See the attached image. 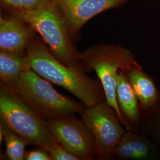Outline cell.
I'll list each match as a JSON object with an SVG mask.
<instances>
[{
    "mask_svg": "<svg viewBox=\"0 0 160 160\" xmlns=\"http://www.w3.org/2000/svg\"><path fill=\"white\" fill-rule=\"evenodd\" d=\"M46 151L51 155L52 160H78V157L72 154L63 148L56 140L52 142L47 148Z\"/></svg>",
    "mask_w": 160,
    "mask_h": 160,
    "instance_id": "e0dca14e",
    "label": "cell"
},
{
    "mask_svg": "<svg viewBox=\"0 0 160 160\" xmlns=\"http://www.w3.org/2000/svg\"><path fill=\"white\" fill-rule=\"evenodd\" d=\"M0 131L1 141L4 139L5 142L7 158L11 160L25 159V147L28 143L2 123L1 124Z\"/></svg>",
    "mask_w": 160,
    "mask_h": 160,
    "instance_id": "9a60e30c",
    "label": "cell"
},
{
    "mask_svg": "<svg viewBox=\"0 0 160 160\" xmlns=\"http://www.w3.org/2000/svg\"><path fill=\"white\" fill-rule=\"evenodd\" d=\"M139 132L143 133L160 146V97L154 107L141 112Z\"/></svg>",
    "mask_w": 160,
    "mask_h": 160,
    "instance_id": "5bb4252c",
    "label": "cell"
},
{
    "mask_svg": "<svg viewBox=\"0 0 160 160\" xmlns=\"http://www.w3.org/2000/svg\"><path fill=\"white\" fill-rule=\"evenodd\" d=\"M116 98L121 112L131 131L138 132L141 119V110L137 96L124 71L118 77Z\"/></svg>",
    "mask_w": 160,
    "mask_h": 160,
    "instance_id": "8fae6325",
    "label": "cell"
},
{
    "mask_svg": "<svg viewBox=\"0 0 160 160\" xmlns=\"http://www.w3.org/2000/svg\"><path fill=\"white\" fill-rule=\"evenodd\" d=\"M30 68L45 80L74 94L87 108L106 100L103 87L77 67H70L58 59L45 43L32 39L26 51ZM106 101V100H105Z\"/></svg>",
    "mask_w": 160,
    "mask_h": 160,
    "instance_id": "6da1fadb",
    "label": "cell"
},
{
    "mask_svg": "<svg viewBox=\"0 0 160 160\" xmlns=\"http://www.w3.org/2000/svg\"><path fill=\"white\" fill-rule=\"evenodd\" d=\"M138 97L141 112L152 109L160 97L159 91L152 78L141 66L124 71Z\"/></svg>",
    "mask_w": 160,
    "mask_h": 160,
    "instance_id": "7c38bea8",
    "label": "cell"
},
{
    "mask_svg": "<svg viewBox=\"0 0 160 160\" xmlns=\"http://www.w3.org/2000/svg\"><path fill=\"white\" fill-rule=\"evenodd\" d=\"M40 34L52 54L70 67H77L78 57L69 38L63 14L55 2L30 11L13 12Z\"/></svg>",
    "mask_w": 160,
    "mask_h": 160,
    "instance_id": "277c9868",
    "label": "cell"
},
{
    "mask_svg": "<svg viewBox=\"0 0 160 160\" xmlns=\"http://www.w3.org/2000/svg\"><path fill=\"white\" fill-rule=\"evenodd\" d=\"M82 118L94 139L97 157L100 160L112 158L125 132L114 110L103 101L83 110Z\"/></svg>",
    "mask_w": 160,
    "mask_h": 160,
    "instance_id": "8992f818",
    "label": "cell"
},
{
    "mask_svg": "<svg viewBox=\"0 0 160 160\" xmlns=\"http://www.w3.org/2000/svg\"><path fill=\"white\" fill-rule=\"evenodd\" d=\"M53 138L80 160H92L96 155L95 143L84 122L69 116L47 120Z\"/></svg>",
    "mask_w": 160,
    "mask_h": 160,
    "instance_id": "52a82bcc",
    "label": "cell"
},
{
    "mask_svg": "<svg viewBox=\"0 0 160 160\" xmlns=\"http://www.w3.org/2000/svg\"><path fill=\"white\" fill-rule=\"evenodd\" d=\"M129 0H55L62 12L70 34L77 33L87 22L102 12Z\"/></svg>",
    "mask_w": 160,
    "mask_h": 160,
    "instance_id": "ba28073f",
    "label": "cell"
},
{
    "mask_svg": "<svg viewBox=\"0 0 160 160\" xmlns=\"http://www.w3.org/2000/svg\"><path fill=\"white\" fill-rule=\"evenodd\" d=\"M81 59L87 69L96 72L103 87L106 102L115 111L122 125L129 130L118 103L116 87L120 71H126L141 66L135 55L130 50L120 45H101L87 49Z\"/></svg>",
    "mask_w": 160,
    "mask_h": 160,
    "instance_id": "7a4b0ae2",
    "label": "cell"
},
{
    "mask_svg": "<svg viewBox=\"0 0 160 160\" xmlns=\"http://www.w3.org/2000/svg\"><path fill=\"white\" fill-rule=\"evenodd\" d=\"M30 69L26 53L0 52V78L2 84L13 88L24 70Z\"/></svg>",
    "mask_w": 160,
    "mask_h": 160,
    "instance_id": "4fadbf2b",
    "label": "cell"
},
{
    "mask_svg": "<svg viewBox=\"0 0 160 160\" xmlns=\"http://www.w3.org/2000/svg\"><path fill=\"white\" fill-rule=\"evenodd\" d=\"M0 115L1 123L28 144L46 149L55 140L47 121L13 89L4 84L0 90Z\"/></svg>",
    "mask_w": 160,
    "mask_h": 160,
    "instance_id": "3957f363",
    "label": "cell"
},
{
    "mask_svg": "<svg viewBox=\"0 0 160 160\" xmlns=\"http://www.w3.org/2000/svg\"><path fill=\"white\" fill-rule=\"evenodd\" d=\"M25 160H51V155L44 149L39 148L26 152Z\"/></svg>",
    "mask_w": 160,
    "mask_h": 160,
    "instance_id": "ac0fdd59",
    "label": "cell"
},
{
    "mask_svg": "<svg viewBox=\"0 0 160 160\" xmlns=\"http://www.w3.org/2000/svg\"><path fill=\"white\" fill-rule=\"evenodd\" d=\"M13 89L40 116L48 120L82 112L80 103L58 92L49 81L31 69L24 70Z\"/></svg>",
    "mask_w": 160,
    "mask_h": 160,
    "instance_id": "5b68a950",
    "label": "cell"
},
{
    "mask_svg": "<svg viewBox=\"0 0 160 160\" xmlns=\"http://www.w3.org/2000/svg\"><path fill=\"white\" fill-rule=\"evenodd\" d=\"M113 157L126 160H160L159 145L147 135L128 130L114 149Z\"/></svg>",
    "mask_w": 160,
    "mask_h": 160,
    "instance_id": "9c48e42d",
    "label": "cell"
},
{
    "mask_svg": "<svg viewBox=\"0 0 160 160\" xmlns=\"http://www.w3.org/2000/svg\"><path fill=\"white\" fill-rule=\"evenodd\" d=\"M35 30L19 18L0 17V49L15 53H26Z\"/></svg>",
    "mask_w": 160,
    "mask_h": 160,
    "instance_id": "30bf717a",
    "label": "cell"
},
{
    "mask_svg": "<svg viewBox=\"0 0 160 160\" xmlns=\"http://www.w3.org/2000/svg\"></svg>",
    "mask_w": 160,
    "mask_h": 160,
    "instance_id": "d6986e66",
    "label": "cell"
},
{
    "mask_svg": "<svg viewBox=\"0 0 160 160\" xmlns=\"http://www.w3.org/2000/svg\"><path fill=\"white\" fill-rule=\"evenodd\" d=\"M3 7L12 12L30 11L48 6L55 0H0Z\"/></svg>",
    "mask_w": 160,
    "mask_h": 160,
    "instance_id": "2e32d148",
    "label": "cell"
}]
</instances>
